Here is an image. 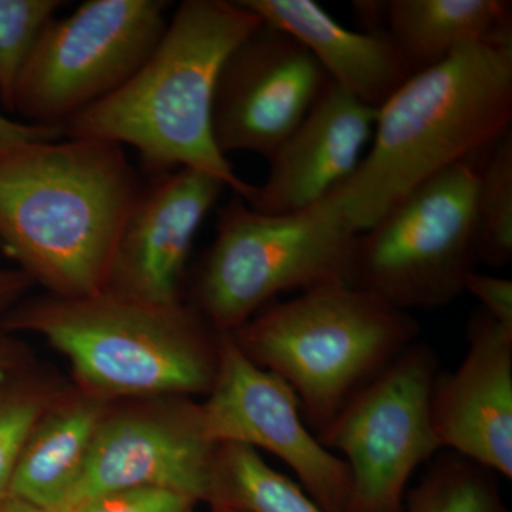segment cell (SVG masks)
I'll list each match as a JSON object with an SVG mask.
<instances>
[{"mask_svg": "<svg viewBox=\"0 0 512 512\" xmlns=\"http://www.w3.org/2000/svg\"><path fill=\"white\" fill-rule=\"evenodd\" d=\"M261 23L242 0H184L137 73L67 121L64 137L133 147L147 170L195 168L251 200L255 185L215 144L212 109L225 60Z\"/></svg>", "mask_w": 512, "mask_h": 512, "instance_id": "3", "label": "cell"}, {"mask_svg": "<svg viewBox=\"0 0 512 512\" xmlns=\"http://www.w3.org/2000/svg\"><path fill=\"white\" fill-rule=\"evenodd\" d=\"M143 190L124 147L111 141L0 148V247L49 295H96Z\"/></svg>", "mask_w": 512, "mask_h": 512, "instance_id": "1", "label": "cell"}, {"mask_svg": "<svg viewBox=\"0 0 512 512\" xmlns=\"http://www.w3.org/2000/svg\"><path fill=\"white\" fill-rule=\"evenodd\" d=\"M217 447L205 434L201 403L191 397L110 404L66 512L97 495L136 487L167 488L210 503Z\"/></svg>", "mask_w": 512, "mask_h": 512, "instance_id": "11", "label": "cell"}, {"mask_svg": "<svg viewBox=\"0 0 512 512\" xmlns=\"http://www.w3.org/2000/svg\"><path fill=\"white\" fill-rule=\"evenodd\" d=\"M330 80L295 37L261 23L225 60L212 109V133L225 157L269 158L305 119Z\"/></svg>", "mask_w": 512, "mask_h": 512, "instance_id": "12", "label": "cell"}, {"mask_svg": "<svg viewBox=\"0 0 512 512\" xmlns=\"http://www.w3.org/2000/svg\"><path fill=\"white\" fill-rule=\"evenodd\" d=\"M33 284L25 272L20 269L0 268V318L18 305L20 299L29 291Z\"/></svg>", "mask_w": 512, "mask_h": 512, "instance_id": "27", "label": "cell"}, {"mask_svg": "<svg viewBox=\"0 0 512 512\" xmlns=\"http://www.w3.org/2000/svg\"><path fill=\"white\" fill-rule=\"evenodd\" d=\"M195 503L187 495L167 488L136 487L97 495L72 512H192Z\"/></svg>", "mask_w": 512, "mask_h": 512, "instance_id": "24", "label": "cell"}, {"mask_svg": "<svg viewBox=\"0 0 512 512\" xmlns=\"http://www.w3.org/2000/svg\"><path fill=\"white\" fill-rule=\"evenodd\" d=\"M26 370V352L12 333L0 328V380Z\"/></svg>", "mask_w": 512, "mask_h": 512, "instance_id": "28", "label": "cell"}, {"mask_svg": "<svg viewBox=\"0 0 512 512\" xmlns=\"http://www.w3.org/2000/svg\"><path fill=\"white\" fill-rule=\"evenodd\" d=\"M110 404L80 389L62 392L26 437L9 494L66 512Z\"/></svg>", "mask_w": 512, "mask_h": 512, "instance_id": "17", "label": "cell"}, {"mask_svg": "<svg viewBox=\"0 0 512 512\" xmlns=\"http://www.w3.org/2000/svg\"><path fill=\"white\" fill-rule=\"evenodd\" d=\"M62 390L23 372L0 380V498L9 494L26 437Z\"/></svg>", "mask_w": 512, "mask_h": 512, "instance_id": "22", "label": "cell"}, {"mask_svg": "<svg viewBox=\"0 0 512 512\" xmlns=\"http://www.w3.org/2000/svg\"><path fill=\"white\" fill-rule=\"evenodd\" d=\"M466 292H470L481 303L484 312L512 328L511 279L476 271L467 278Z\"/></svg>", "mask_w": 512, "mask_h": 512, "instance_id": "25", "label": "cell"}, {"mask_svg": "<svg viewBox=\"0 0 512 512\" xmlns=\"http://www.w3.org/2000/svg\"><path fill=\"white\" fill-rule=\"evenodd\" d=\"M165 0H89L53 18L37 39L13 97L35 126L64 127L126 84L167 28Z\"/></svg>", "mask_w": 512, "mask_h": 512, "instance_id": "8", "label": "cell"}, {"mask_svg": "<svg viewBox=\"0 0 512 512\" xmlns=\"http://www.w3.org/2000/svg\"><path fill=\"white\" fill-rule=\"evenodd\" d=\"M468 349L454 372H441L431 393L440 450L512 478V328L483 309L471 313Z\"/></svg>", "mask_w": 512, "mask_h": 512, "instance_id": "14", "label": "cell"}, {"mask_svg": "<svg viewBox=\"0 0 512 512\" xmlns=\"http://www.w3.org/2000/svg\"><path fill=\"white\" fill-rule=\"evenodd\" d=\"M356 235L330 195L291 215L262 214L235 195L218 212L192 308L228 335L282 293L345 282Z\"/></svg>", "mask_w": 512, "mask_h": 512, "instance_id": "6", "label": "cell"}, {"mask_svg": "<svg viewBox=\"0 0 512 512\" xmlns=\"http://www.w3.org/2000/svg\"><path fill=\"white\" fill-rule=\"evenodd\" d=\"M0 512H57L8 494L0 498Z\"/></svg>", "mask_w": 512, "mask_h": 512, "instance_id": "29", "label": "cell"}, {"mask_svg": "<svg viewBox=\"0 0 512 512\" xmlns=\"http://www.w3.org/2000/svg\"><path fill=\"white\" fill-rule=\"evenodd\" d=\"M376 117V109L329 82L305 119L268 158L264 184L245 202L266 215L296 214L318 204L362 163Z\"/></svg>", "mask_w": 512, "mask_h": 512, "instance_id": "15", "label": "cell"}, {"mask_svg": "<svg viewBox=\"0 0 512 512\" xmlns=\"http://www.w3.org/2000/svg\"><path fill=\"white\" fill-rule=\"evenodd\" d=\"M507 30L512 5L505 0H389L384 10V32L413 74Z\"/></svg>", "mask_w": 512, "mask_h": 512, "instance_id": "18", "label": "cell"}, {"mask_svg": "<svg viewBox=\"0 0 512 512\" xmlns=\"http://www.w3.org/2000/svg\"><path fill=\"white\" fill-rule=\"evenodd\" d=\"M262 22L301 42L330 82L360 103L380 109L412 69L386 32H356L313 0H242Z\"/></svg>", "mask_w": 512, "mask_h": 512, "instance_id": "16", "label": "cell"}, {"mask_svg": "<svg viewBox=\"0 0 512 512\" xmlns=\"http://www.w3.org/2000/svg\"><path fill=\"white\" fill-rule=\"evenodd\" d=\"M404 512H510L498 476L468 458L441 450L419 484L407 491Z\"/></svg>", "mask_w": 512, "mask_h": 512, "instance_id": "20", "label": "cell"}, {"mask_svg": "<svg viewBox=\"0 0 512 512\" xmlns=\"http://www.w3.org/2000/svg\"><path fill=\"white\" fill-rule=\"evenodd\" d=\"M64 137L62 127L35 126L9 119L0 111V148L25 143V141L57 140Z\"/></svg>", "mask_w": 512, "mask_h": 512, "instance_id": "26", "label": "cell"}, {"mask_svg": "<svg viewBox=\"0 0 512 512\" xmlns=\"http://www.w3.org/2000/svg\"><path fill=\"white\" fill-rule=\"evenodd\" d=\"M210 504L241 512H325L259 451L238 443L218 444Z\"/></svg>", "mask_w": 512, "mask_h": 512, "instance_id": "19", "label": "cell"}, {"mask_svg": "<svg viewBox=\"0 0 512 512\" xmlns=\"http://www.w3.org/2000/svg\"><path fill=\"white\" fill-rule=\"evenodd\" d=\"M60 0H0V101L12 111L16 84Z\"/></svg>", "mask_w": 512, "mask_h": 512, "instance_id": "23", "label": "cell"}, {"mask_svg": "<svg viewBox=\"0 0 512 512\" xmlns=\"http://www.w3.org/2000/svg\"><path fill=\"white\" fill-rule=\"evenodd\" d=\"M420 330L409 312L333 281L269 303L228 335L256 366L288 383L316 434L417 342Z\"/></svg>", "mask_w": 512, "mask_h": 512, "instance_id": "5", "label": "cell"}, {"mask_svg": "<svg viewBox=\"0 0 512 512\" xmlns=\"http://www.w3.org/2000/svg\"><path fill=\"white\" fill-rule=\"evenodd\" d=\"M227 185L181 167L144 187L117 245L106 291L153 305L181 302V284L202 222Z\"/></svg>", "mask_w": 512, "mask_h": 512, "instance_id": "13", "label": "cell"}, {"mask_svg": "<svg viewBox=\"0 0 512 512\" xmlns=\"http://www.w3.org/2000/svg\"><path fill=\"white\" fill-rule=\"evenodd\" d=\"M212 512H241V511L232 510V508H225V507H212Z\"/></svg>", "mask_w": 512, "mask_h": 512, "instance_id": "30", "label": "cell"}, {"mask_svg": "<svg viewBox=\"0 0 512 512\" xmlns=\"http://www.w3.org/2000/svg\"><path fill=\"white\" fill-rule=\"evenodd\" d=\"M511 123L507 30L413 74L377 109L362 163L330 198L359 234L419 185L487 151Z\"/></svg>", "mask_w": 512, "mask_h": 512, "instance_id": "2", "label": "cell"}, {"mask_svg": "<svg viewBox=\"0 0 512 512\" xmlns=\"http://www.w3.org/2000/svg\"><path fill=\"white\" fill-rule=\"evenodd\" d=\"M476 228L480 262L501 268L512 259V128L488 148L478 167Z\"/></svg>", "mask_w": 512, "mask_h": 512, "instance_id": "21", "label": "cell"}, {"mask_svg": "<svg viewBox=\"0 0 512 512\" xmlns=\"http://www.w3.org/2000/svg\"><path fill=\"white\" fill-rule=\"evenodd\" d=\"M9 333L40 336L66 357L83 392L117 399L208 396L221 336L192 306L153 305L109 291L46 295L0 318Z\"/></svg>", "mask_w": 512, "mask_h": 512, "instance_id": "4", "label": "cell"}, {"mask_svg": "<svg viewBox=\"0 0 512 512\" xmlns=\"http://www.w3.org/2000/svg\"><path fill=\"white\" fill-rule=\"evenodd\" d=\"M202 424L214 444L265 450L298 477L325 512H350L353 485L348 464L323 447L303 420L298 397L281 377L256 366L229 335L221 336L220 366Z\"/></svg>", "mask_w": 512, "mask_h": 512, "instance_id": "10", "label": "cell"}, {"mask_svg": "<svg viewBox=\"0 0 512 512\" xmlns=\"http://www.w3.org/2000/svg\"><path fill=\"white\" fill-rule=\"evenodd\" d=\"M477 171L471 161L448 168L359 232L345 284L403 312L456 301L480 262Z\"/></svg>", "mask_w": 512, "mask_h": 512, "instance_id": "7", "label": "cell"}, {"mask_svg": "<svg viewBox=\"0 0 512 512\" xmlns=\"http://www.w3.org/2000/svg\"><path fill=\"white\" fill-rule=\"evenodd\" d=\"M440 372L436 350L417 340L315 434L348 464L350 512H404L410 478L441 451L431 421Z\"/></svg>", "mask_w": 512, "mask_h": 512, "instance_id": "9", "label": "cell"}]
</instances>
